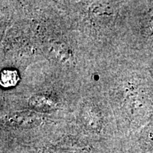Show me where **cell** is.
Returning a JSON list of instances; mask_svg holds the SVG:
<instances>
[{
    "label": "cell",
    "instance_id": "cell-1",
    "mask_svg": "<svg viewBox=\"0 0 153 153\" xmlns=\"http://www.w3.org/2000/svg\"><path fill=\"white\" fill-rule=\"evenodd\" d=\"M39 115L34 112H19L10 115L7 118V122L9 125L17 128L33 127L38 125L41 122Z\"/></svg>",
    "mask_w": 153,
    "mask_h": 153
},
{
    "label": "cell",
    "instance_id": "cell-2",
    "mask_svg": "<svg viewBox=\"0 0 153 153\" xmlns=\"http://www.w3.org/2000/svg\"><path fill=\"white\" fill-rule=\"evenodd\" d=\"M29 106L37 111L46 112L55 109L56 103L55 100L48 96L38 94L32 97L28 101Z\"/></svg>",
    "mask_w": 153,
    "mask_h": 153
},
{
    "label": "cell",
    "instance_id": "cell-3",
    "mask_svg": "<svg viewBox=\"0 0 153 153\" xmlns=\"http://www.w3.org/2000/svg\"><path fill=\"white\" fill-rule=\"evenodd\" d=\"M20 80L19 72L14 69H4L1 71L0 85L4 88L15 87Z\"/></svg>",
    "mask_w": 153,
    "mask_h": 153
},
{
    "label": "cell",
    "instance_id": "cell-4",
    "mask_svg": "<svg viewBox=\"0 0 153 153\" xmlns=\"http://www.w3.org/2000/svg\"><path fill=\"white\" fill-rule=\"evenodd\" d=\"M48 153H86L82 150H74L70 148H53L48 151Z\"/></svg>",
    "mask_w": 153,
    "mask_h": 153
}]
</instances>
